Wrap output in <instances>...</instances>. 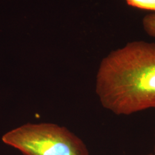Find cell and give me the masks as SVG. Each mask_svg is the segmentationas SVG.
<instances>
[{
	"mask_svg": "<svg viewBox=\"0 0 155 155\" xmlns=\"http://www.w3.org/2000/svg\"><path fill=\"white\" fill-rule=\"evenodd\" d=\"M95 92L102 106L117 116L155 108V43L129 42L100 63Z\"/></svg>",
	"mask_w": 155,
	"mask_h": 155,
	"instance_id": "1",
	"label": "cell"
},
{
	"mask_svg": "<svg viewBox=\"0 0 155 155\" xmlns=\"http://www.w3.org/2000/svg\"><path fill=\"white\" fill-rule=\"evenodd\" d=\"M2 140L24 155H89L81 139L54 124H26L6 133Z\"/></svg>",
	"mask_w": 155,
	"mask_h": 155,
	"instance_id": "2",
	"label": "cell"
},
{
	"mask_svg": "<svg viewBox=\"0 0 155 155\" xmlns=\"http://www.w3.org/2000/svg\"><path fill=\"white\" fill-rule=\"evenodd\" d=\"M129 5L144 10L155 11V0H125Z\"/></svg>",
	"mask_w": 155,
	"mask_h": 155,
	"instance_id": "3",
	"label": "cell"
},
{
	"mask_svg": "<svg viewBox=\"0 0 155 155\" xmlns=\"http://www.w3.org/2000/svg\"><path fill=\"white\" fill-rule=\"evenodd\" d=\"M143 25L145 32L150 36L155 38V13L144 17Z\"/></svg>",
	"mask_w": 155,
	"mask_h": 155,
	"instance_id": "4",
	"label": "cell"
},
{
	"mask_svg": "<svg viewBox=\"0 0 155 155\" xmlns=\"http://www.w3.org/2000/svg\"><path fill=\"white\" fill-rule=\"evenodd\" d=\"M155 155V146H154V153H153Z\"/></svg>",
	"mask_w": 155,
	"mask_h": 155,
	"instance_id": "5",
	"label": "cell"
},
{
	"mask_svg": "<svg viewBox=\"0 0 155 155\" xmlns=\"http://www.w3.org/2000/svg\"><path fill=\"white\" fill-rule=\"evenodd\" d=\"M155 155L154 153H149V154H148V155Z\"/></svg>",
	"mask_w": 155,
	"mask_h": 155,
	"instance_id": "6",
	"label": "cell"
}]
</instances>
